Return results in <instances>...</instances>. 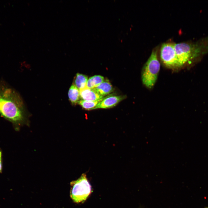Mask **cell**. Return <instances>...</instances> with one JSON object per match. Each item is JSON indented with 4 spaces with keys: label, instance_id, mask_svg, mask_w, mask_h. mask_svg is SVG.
<instances>
[{
    "label": "cell",
    "instance_id": "5",
    "mask_svg": "<svg viewBox=\"0 0 208 208\" xmlns=\"http://www.w3.org/2000/svg\"><path fill=\"white\" fill-rule=\"evenodd\" d=\"M112 94L108 95L104 97L102 100L97 105L95 109H107L113 107L126 97L124 95L116 96Z\"/></svg>",
    "mask_w": 208,
    "mask_h": 208
},
{
    "label": "cell",
    "instance_id": "1",
    "mask_svg": "<svg viewBox=\"0 0 208 208\" xmlns=\"http://www.w3.org/2000/svg\"><path fill=\"white\" fill-rule=\"evenodd\" d=\"M0 115L16 128L25 120L24 105L21 97L3 81H0Z\"/></svg>",
    "mask_w": 208,
    "mask_h": 208
},
{
    "label": "cell",
    "instance_id": "7",
    "mask_svg": "<svg viewBox=\"0 0 208 208\" xmlns=\"http://www.w3.org/2000/svg\"><path fill=\"white\" fill-rule=\"evenodd\" d=\"M93 89L99 94L103 97L109 94L113 91L112 85L107 80L104 81Z\"/></svg>",
    "mask_w": 208,
    "mask_h": 208
},
{
    "label": "cell",
    "instance_id": "12",
    "mask_svg": "<svg viewBox=\"0 0 208 208\" xmlns=\"http://www.w3.org/2000/svg\"><path fill=\"white\" fill-rule=\"evenodd\" d=\"M3 171L2 153L0 149V173H1Z\"/></svg>",
    "mask_w": 208,
    "mask_h": 208
},
{
    "label": "cell",
    "instance_id": "4",
    "mask_svg": "<svg viewBox=\"0 0 208 208\" xmlns=\"http://www.w3.org/2000/svg\"><path fill=\"white\" fill-rule=\"evenodd\" d=\"M161 60L167 67L177 68L181 67L174 48V44L164 43L161 46L160 52Z\"/></svg>",
    "mask_w": 208,
    "mask_h": 208
},
{
    "label": "cell",
    "instance_id": "9",
    "mask_svg": "<svg viewBox=\"0 0 208 208\" xmlns=\"http://www.w3.org/2000/svg\"><path fill=\"white\" fill-rule=\"evenodd\" d=\"M104 81V78L100 75H95L90 77L87 81V87L93 89L99 85Z\"/></svg>",
    "mask_w": 208,
    "mask_h": 208
},
{
    "label": "cell",
    "instance_id": "8",
    "mask_svg": "<svg viewBox=\"0 0 208 208\" xmlns=\"http://www.w3.org/2000/svg\"><path fill=\"white\" fill-rule=\"evenodd\" d=\"M68 96L70 101L73 104L77 103L80 99L79 90L74 84L71 86L69 89Z\"/></svg>",
    "mask_w": 208,
    "mask_h": 208
},
{
    "label": "cell",
    "instance_id": "6",
    "mask_svg": "<svg viewBox=\"0 0 208 208\" xmlns=\"http://www.w3.org/2000/svg\"><path fill=\"white\" fill-rule=\"evenodd\" d=\"M79 90L80 98L82 100L94 101L104 97L99 94L94 89H90L87 86Z\"/></svg>",
    "mask_w": 208,
    "mask_h": 208
},
{
    "label": "cell",
    "instance_id": "3",
    "mask_svg": "<svg viewBox=\"0 0 208 208\" xmlns=\"http://www.w3.org/2000/svg\"><path fill=\"white\" fill-rule=\"evenodd\" d=\"M72 188L70 196L75 203H80L85 201L91 194V185L86 175L83 174L78 179L71 183Z\"/></svg>",
    "mask_w": 208,
    "mask_h": 208
},
{
    "label": "cell",
    "instance_id": "2",
    "mask_svg": "<svg viewBox=\"0 0 208 208\" xmlns=\"http://www.w3.org/2000/svg\"><path fill=\"white\" fill-rule=\"evenodd\" d=\"M160 64L158 58L157 51L154 49L143 68L141 78L143 84L151 88L157 80Z\"/></svg>",
    "mask_w": 208,
    "mask_h": 208
},
{
    "label": "cell",
    "instance_id": "13",
    "mask_svg": "<svg viewBox=\"0 0 208 208\" xmlns=\"http://www.w3.org/2000/svg\"><path fill=\"white\" fill-rule=\"evenodd\" d=\"M208 208V207H207V208Z\"/></svg>",
    "mask_w": 208,
    "mask_h": 208
},
{
    "label": "cell",
    "instance_id": "11",
    "mask_svg": "<svg viewBox=\"0 0 208 208\" xmlns=\"http://www.w3.org/2000/svg\"><path fill=\"white\" fill-rule=\"evenodd\" d=\"M103 98L94 101L79 100L77 103L83 108L88 110L95 109L97 105L103 99Z\"/></svg>",
    "mask_w": 208,
    "mask_h": 208
},
{
    "label": "cell",
    "instance_id": "10",
    "mask_svg": "<svg viewBox=\"0 0 208 208\" xmlns=\"http://www.w3.org/2000/svg\"><path fill=\"white\" fill-rule=\"evenodd\" d=\"M88 77L85 75L77 73L74 84L79 90L87 86Z\"/></svg>",
    "mask_w": 208,
    "mask_h": 208
}]
</instances>
